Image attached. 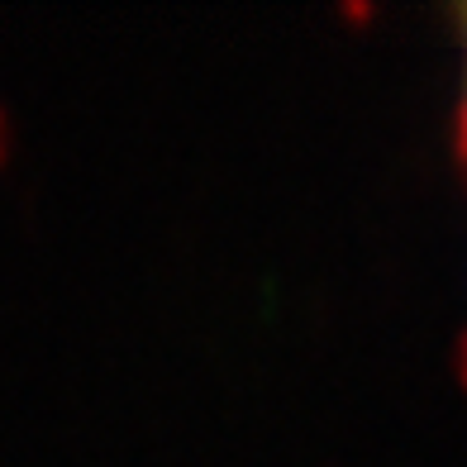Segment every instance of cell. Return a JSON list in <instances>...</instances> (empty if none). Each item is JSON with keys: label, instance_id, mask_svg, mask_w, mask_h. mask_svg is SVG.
<instances>
[{"label": "cell", "instance_id": "cell-1", "mask_svg": "<svg viewBox=\"0 0 467 467\" xmlns=\"http://www.w3.org/2000/svg\"><path fill=\"white\" fill-rule=\"evenodd\" d=\"M462 44H467V10H462Z\"/></svg>", "mask_w": 467, "mask_h": 467}]
</instances>
